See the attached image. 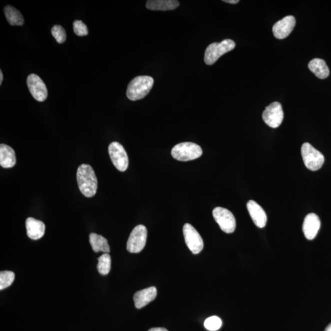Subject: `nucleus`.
<instances>
[{"label":"nucleus","mask_w":331,"mask_h":331,"mask_svg":"<svg viewBox=\"0 0 331 331\" xmlns=\"http://www.w3.org/2000/svg\"><path fill=\"white\" fill-rule=\"evenodd\" d=\"M77 181L80 192L85 197L91 198L96 195L98 180L92 167L87 164L80 165L77 171Z\"/></svg>","instance_id":"f257e3e1"},{"label":"nucleus","mask_w":331,"mask_h":331,"mask_svg":"<svg viewBox=\"0 0 331 331\" xmlns=\"http://www.w3.org/2000/svg\"><path fill=\"white\" fill-rule=\"evenodd\" d=\"M154 80L148 76H138L129 83L126 96L131 101L144 98L148 95L153 85Z\"/></svg>","instance_id":"f03ea898"},{"label":"nucleus","mask_w":331,"mask_h":331,"mask_svg":"<svg viewBox=\"0 0 331 331\" xmlns=\"http://www.w3.org/2000/svg\"><path fill=\"white\" fill-rule=\"evenodd\" d=\"M203 150L200 145L193 142H182L175 145L171 150V155L176 160L188 161L200 158Z\"/></svg>","instance_id":"7ed1b4c3"},{"label":"nucleus","mask_w":331,"mask_h":331,"mask_svg":"<svg viewBox=\"0 0 331 331\" xmlns=\"http://www.w3.org/2000/svg\"><path fill=\"white\" fill-rule=\"evenodd\" d=\"M235 42L231 39H225L221 42H214L207 47L204 54V61L207 65H212L220 56L235 48Z\"/></svg>","instance_id":"20e7f679"},{"label":"nucleus","mask_w":331,"mask_h":331,"mask_svg":"<svg viewBox=\"0 0 331 331\" xmlns=\"http://www.w3.org/2000/svg\"><path fill=\"white\" fill-rule=\"evenodd\" d=\"M301 155L307 168L312 171L319 170L325 162L324 155L308 142L302 145Z\"/></svg>","instance_id":"39448f33"},{"label":"nucleus","mask_w":331,"mask_h":331,"mask_svg":"<svg viewBox=\"0 0 331 331\" xmlns=\"http://www.w3.org/2000/svg\"><path fill=\"white\" fill-rule=\"evenodd\" d=\"M147 230L142 225L136 226L129 237L126 249L132 254H138L144 249L146 244Z\"/></svg>","instance_id":"423d86ee"},{"label":"nucleus","mask_w":331,"mask_h":331,"mask_svg":"<svg viewBox=\"0 0 331 331\" xmlns=\"http://www.w3.org/2000/svg\"><path fill=\"white\" fill-rule=\"evenodd\" d=\"M212 214L215 220L223 232L231 234L235 231L236 227L235 217L228 209L217 207L213 210Z\"/></svg>","instance_id":"0eeeda50"},{"label":"nucleus","mask_w":331,"mask_h":331,"mask_svg":"<svg viewBox=\"0 0 331 331\" xmlns=\"http://www.w3.org/2000/svg\"><path fill=\"white\" fill-rule=\"evenodd\" d=\"M108 151L115 168L121 172L125 171L128 167L129 160L124 147L119 142H113L109 145Z\"/></svg>","instance_id":"6e6552de"},{"label":"nucleus","mask_w":331,"mask_h":331,"mask_svg":"<svg viewBox=\"0 0 331 331\" xmlns=\"http://www.w3.org/2000/svg\"><path fill=\"white\" fill-rule=\"evenodd\" d=\"M284 118V110L281 103L274 102L266 107L263 113L264 122L271 128L281 126Z\"/></svg>","instance_id":"1a4fd4ad"},{"label":"nucleus","mask_w":331,"mask_h":331,"mask_svg":"<svg viewBox=\"0 0 331 331\" xmlns=\"http://www.w3.org/2000/svg\"><path fill=\"white\" fill-rule=\"evenodd\" d=\"M183 233L188 248L193 254H200L203 249L204 242L196 229L189 223H186L183 227Z\"/></svg>","instance_id":"9d476101"},{"label":"nucleus","mask_w":331,"mask_h":331,"mask_svg":"<svg viewBox=\"0 0 331 331\" xmlns=\"http://www.w3.org/2000/svg\"><path fill=\"white\" fill-rule=\"evenodd\" d=\"M29 92L37 101L43 102L47 99L48 92L46 86L37 75L29 74L26 80Z\"/></svg>","instance_id":"9b49d317"},{"label":"nucleus","mask_w":331,"mask_h":331,"mask_svg":"<svg viewBox=\"0 0 331 331\" xmlns=\"http://www.w3.org/2000/svg\"><path fill=\"white\" fill-rule=\"evenodd\" d=\"M296 25V19L292 15L287 16L274 24L273 31L277 39L286 38L292 33Z\"/></svg>","instance_id":"f8f14e48"},{"label":"nucleus","mask_w":331,"mask_h":331,"mask_svg":"<svg viewBox=\"0 0 331 331\" xmlns=\"http://www.w3.org/2000/svg\"><path fill=\"white\" fill-rule=\"evenodd\" d=\"M321 226V222L317 215L309 214L304 219L303 230L306 239L313 240L317 235Z\"/></svg>","instance_id":"ddd939ff"},{"label":"nucleus","mask_w":331,"mask_h":331,"mask_svg":"<svg viewBox=\"0 0 331 331\" xmlns=\"http://www.w3.org/2000/svg\"><path fill=\"white\" fill-rule=\"evenodd\" d=\"M247 207L255 225L260 228L265 227L267 223V215L262 206L257 202L250 200L247 203Z\"/></svg>","instance_id":"4468645a"},{"label":"nucleus","mask_w":331,"mask_h":331,"mask_svg":"<svg viewBox=\"0 0 331 331\" xmlns=\"http://www.w3.org/2000/svg\"><path fill=\"white\" fill-rule=\"evenodd\" d=\"M157 295V291L154 287L139 291L134 295V306L137 309H142L154 300Z\"/></svg>","instance_id":"2eb2a0df"},{"label":"nucleus","mask_w":331,"mask_h":331,"mask_svg":"<svg viewBox=\"0 0 331 331\" xmlns=\"http://www.w3.org/2000/svg\"><path fill=\"white\" fill-rule=\"evenodd\" d=\"M26 228L28 236L33 240H38L44 235V223L34 218L29 217L26 220Z\"/></svg>","instance_id":"dca6fc26"},{"label":"nucleus","mask_w":331,"mask_h":331,"mask_svg":"<svg viewBox=\"0 0 331 331\" xmlns=\"http://www.w3.org/2000/svg\"><path fill=\"white\" fill-rule=\"evenodd\" d=\"M16 163L14 150L6 144L0 145V165L4 168H10Z\"/></svg>","instance_id":"f3484780"},{"label":"nucleus","mask_w":331,"mask_h":331,"mask_svg":"<svg viewBox=\"0 0 331 331\" xmlns=\"http://www.w3.org/2000/svg\"><path fill=\"white\" fill-rule=\"evenodd\" d=\"M309 68L319 79H324L329 76L330 69L325 61L320 58H315L309 63Z\"/></svg>","instance_id":"a211bd4d"},{"label":"nucleus","mask_w":331,"mask_h":331,"mask_svg":"<svg viewBox=\"0 0 331 331\" xmlns=\"http://www.w3.org/2000/svg\"><path fill=\"white\" fill-rule=\"evenodd\" d=\"M179 6L177 0H149L146 3L147 9L153 10H174Z\"/></svg>","instance_id":"6ab92c4d"},{"label":"nucleus","mask_w":331,"mask_h":331,"mask_svg":"<svg viewBox=\"0 0 331 331\" xmlns=\"http://www.w3.org/2000/svg\"><path fill=\"white\" fill-rule=\"evenodd\" d=\"M89 241L91 247L95 252H103L105 254H109L110 251L108 242L103 236L91 233Z\"/></svg>","instance_id":"aec40b11"},{"label":"nucleus","mask_w":331,"mask_h":331,"mask_svg":"<svg viewBox=\"0 0 331 331\" xmlns=\"http://www.w3.org/2000/svg\"><path fill=\"white\" fill-rule=\"evenodd\" d=\"M4 12L8 23L13 26H21L24 23L23 15H21L19 10L15 9L11 6L4 7Z\"/></svg>","instance_id":"412c9836"},{"label":"nucleus","mask_w":331,"mask_h":331,"mask_svg":"<svg viewBox=\"0 0 331 331\" xmlns=\"http://www.w3.org/2000/svg\"><path fill=\"white\" fill-rule=\"evenodd\" d=\"M97 269L101 275L106 276L109 273L111 268V258L109 254H104L98 258Z\"/></svg>","instance_id":"4be33fe9"},{"label":"nucleus","mask_w":331,"mask_h":331,"mask_svg":"<svg viewBox=\"0 0 331 331\" xmlns=\"http://www.w3.org/2000/svg\"><path fill=\"white\" fill-rule=\"evenodd\" d=\"M15 274L12 271H4L0 273V290H2L12 285Z\"/></svg>","instance_id":"5701e85b"},{"label":"nucleus","mask_w":331,"mask_h":331,"mask_svg":"<svg viewBox=\"0 0 331 331\" xmlns=\"http://www.w3.org/2000/svg\"><path fill=\"white\" fill-rule=\"evenodd\" d=\"M204 325L207 330L216 331L222 327V322L219 317L212 316L207 319Z\"/></svg>","instance_id":"b1692460"},{"label":"nucleus","mask_w":331,"mask_h":331,"mask_svg":"<svg viewBox=\"0 0 331 331\" xmlns=\"http://www.w3.org/2000/svg\"><path fill=\"white\" fill-rule=\"evenodd\" d=\"M51 33L54 37L56 42L60 43V44L66 41V33L62 26L58 25L53 26L52 29H51Z\"/></svg>","instance_id":"393cba45"},{"label":"nucleus","mask_w":331,"mask_h":331,"mask_svg":"<svg viewBox=\"0 0 331 331\" xmlns=\"http://www.w3.org/2000/svg\"><path fill=\"white\" fill-rule=\"evenodd\" d=\"M75 34L79 36H84L88 34L87 26L81 20H75L73 23Z\"/></svg>","instance_id":"a878e982"},{"label":"nucleus","mask_w":331,"mask_h":331,"mask_svg":"<svg viewBox=\"0 0 331 331\" xmlns=\"http://www.w3.org/2000/svg\"><path fill=\"white\" fill-rule=\"evenodd\" d=\"M148 331H168L165 328H153Z\"/></svg>","instance_id":"bb28decb"},{"label":"nucleus","mask_w":331,"mask_h":331,"mask_svg":"<svg viewBox=\"0 0 331 331\" xmlns=\"http://www.w3.org/2000/svg\"><path fill=\"white\" fill-rule=\"evenodd\" d=\"M223 1L230 4H237L238 3V2H239V0H224V1Z\"/></svg>","instance_id":"cd10ccee"},{"label":"nucleus","mask_w":331,"mask_h":331,"mask_svg":"<svg viewBox=\"0 0 331 331\" xmlns=\"http://www.w3.org/2000/svg\"><path fill=\"white\" fill-rule=\"evenodd\" d=\"M2 80H3V74H2L1 70H0V84H1Z\"/></svg>","instance_id":"c85d7f7f"},{"label":"nucleus","mask_w":331,"mask_h":331,"mask_svg":"<svg viewBox=\"0 0 331 331\" xmlns=\"http://www.w3.org/2000/svg\"><path fill=\"white\" fill-rule=\"evenodd\" d=\"M325 331H331V324L328 326V327L326 328V330Z\"/></svg>","instance_id":"c756f323"}]
</instances>
